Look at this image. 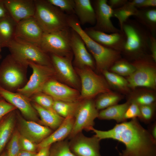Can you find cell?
<instances>
[{"mask_svg":"<svg viewBox=\"0 0 156 156\" xmlns=\"http://www.w3.org/2000/svg\"><path fill=\"white\" fill-rule=\"evenodd\" d=\"M91 131L100 140L112 139L123 143L125 148L119 156H156V141L137 118L117 124L107 131L94 127Z\"/></svg>","mask_w":156,"mask_h":156,"instance_id":"1","label":"cell"},{"mask_svg":"<svg viewBox=\"0 0 156 156\" xmlns=\"http://www.w3.org/2000/svg\"><path fill=\"white\" fill-rule=\"evenodd\" d=\"M68 22V26L75 31L83 40L94 58L98 70L102 72L107 70L121 58L120 52L103 46L91 39L73 16H69Z\"/></svg>","mask_w":156,"mask_h":156,"instance_id":"2","label":"cell"},{"mask_svg":"<svg viewBox=\"0 0 156 156\" xmlns=\"http://www.w3.org/2000/svg\"><path fill=\"white\" fill-rule=\"evenodd\" d=\"M126 37L121 52L133 61L146 55L149 48L150 33L135 19H128L123 24Z\"/></svg>","mask_w":156,"mask_h":156,"instance_id":"3","label":"cell"},{"mask_svg":"<svg viewBox=\"0 0 156 156\" xmlns=\"http://www.w3.org/2000/svg\"><path fill=\"white\" fill-rule=\"evenodd\" d=\"M29 64L16 59L10 54L0 65V87L9 91L16 92L26 83Z\"/></svg>","mask_w":156,"mask_h":156,"instance_id":"4","label":"cell"},{"mask_svg":"<svg viewBox=\"0 0 156 156\" xmlns=\"http://www.w3.org/2000/svg\"><path fill=\"white\" fill-rule=\"evenodd\" d=\"M34 16L44 33H50L69 27L68 16L47 0H34Z\"/></svg>","mask_w":156,"mask_h":156,"instance_id":"5","label":"cell"},{"mask_svg":"<svg viewBox=\"0 0 156 156\" xmlns=\"http://www.w3.org/2000/svg\"><path fill=\"white\" fill-rule=\"evenodd\" d=\"M7 48L13 57L22 62L52 66L49 55L36 44L15 38Z\"/></svg>","mask_w":156,"mask_h":156,"instance_id":"6","label":"cell"},{"mask_svg":"<svg viewBox=\"0 0 156 156\" xmlns=\"http://www.w3.org/2000/svg\"><path fill=\"white\" fill-rule=\"evenodd\" d=\"M155 62L151 55H146L133 61L131 63L135 67V70L127 80L128 87L155 89L156 85Z\"/></svg>","mask_w":156,"mask_h":156,"instance_id":"7","label":"cell"},{"mask_svg":"<svg viewBox=\"0 0 156 156\" xmlns=\"http://www.w3.org/2000/svg\"><path fill=\"white\" fill-rule=\"evenodd\" d=\"M75 69L80 78V100L92 99L99 94L111 92L106 81L92 69L87 67H75Z\"/></svg>","mask_w":156,"mask_h":156,"instance_id":"8","label":"cell"},{"mask_svg":"<svg viewBox=\"0 0 156 156\" xmlns=\"http://www.w3.org/2000/svg\"><path fill=\"white\" fill-rule=\"evenodd\" d=\"M71 28L44 33L38 46L49 54L66 56L73 53L71 47Z\"/></svg>","mask_w":156,"mask_h":156,"instance_id":"9","label":"cell"},{"mask_svg":"<svg viewBox=\"0 0 156 156\" xmlns=\"http://www.w3.org/2000/svg\"><path fill=\"white\" fill-rule=\"evenodd\" d=\"M28 64L32 70V73L26 84L16 92L29 98L35 94L41 92L44 86L49 81L57 78L52 66L41 65L31 62Z\"/></svg>","mask_w":156,"mask_h":156,"instance_id":"10","label":"cell"},{"mask_svg":"<svg viewBox=\"0 0 156 156\" xmlns=\"http://www.w3.org/2000/svg\"><path fill=\"white\" fill-rule=\"evenodd\" d=\"M99 110L92 99L82 100L74 116L75 122L72 131L68 137L70 139L77 134L91 131L94 125V120L98 118Z\"/></svg>","mask_w":156,"mask_h":156,"instance_id":"11","label":"cell"},{"mask_svg":"<svg viewBox=\"0 0 156 156\" xmlns=\"http://www.w3.org/2000/svg\"><path fill=\"white\" fill-rule=\"evenodd\" d=\"M73 53L61 56L49 54L52 66L55 72L57 78L66 84L77 90L80 86L79 77L72 63Z\"/></svg>","mask_w":156,"mask_h":156,"instance_id":"12","label":"cell"},{"mask_svg":"<svg viewBox=\"0 0 156 156\" xmlns=\"http://www.w3.org/2000/svg\"><path fill=\"white\" fill-rule=\"evenodd\" d=\"M70 140V148L76 156H102L100 152L101 140L95 135L88 137L81 132Z\"/></svg>","mask_w":156,"mask_h":156,"instance_id":"13","label":"cell"},{"mask_svg":"<svg viewBox=\"0 0 156 156\" xmlns=\"http://www.w3.org/2000/svg\"><path fill=\"white\" fill-rule=\"evenodd\" d=\"M92 3L96 18V23L92 27L96 30L109 34L120 32V29L114 26L111 21L113 9L108 4L107 0H95Z\"/></svg>","mask_w":156,"mask_h":156,"instance_id":"14","label":"cell"},{"mask_svg":"<svg viewBox=\"0 0 156 156\" xmlns=\"http://www.w3.org/2000/svg\"><path fill=\"white\" fill-rule=\"evenodd\" d=\"M41 92L49 95L55 100L68 102L80 100V93L78 90L60 82L56 79L48 81Z\"/></svg>","mask_w":156,"mask_h":156,"instance_id":"15","label":"cell"},{"mask_svg":"<svg viewBox=\"0 0 156 156\" xmlns=\"http://www.w3.org/2000/svg\"><path fill=\"white\" fill-rule=\"evenodd\" d=\"M71 47L75 67H87L93 69L96 67L94 58L79 35L71 28Z\"/></svg>","mask_w":156,"mask_h":156,"instance_id":"16","label":"cell"},{"mask_svg":"<svg viewBox=\"0 0 156 156\" xmlns=\"http://www.w3.org/2000/svg\"><path fill=\"white\" fill-rule=\"evenodd\" d=\"M0 95L14 106L27 119L35 122L39 119L38 113L32 106L29 98L17 92H11L0 87Z\"/></svg>","mask_w":156,"mask_h":156,"instance_id":"17","label":"cell"},{"mask_svg":"<svg viewBox=\"0 0 156 156\" xmlns=\"http://www.w3.org/2000/svg\"><path fill=\"white\" fill-rule=\"evenodd\" d=\"M92 40L101 45L108 48L121 52L125 44L126 37L123 32L108 34L96 30L92 27L84 30Z\"/></svg>","mask_w":156,"mask_h":156,"instance_id":"18","label":"cell"},{"mask_svg":"<svg viewBox=\"0 0 156 156\" xmlns=\"http://www.w3.org/2000/svg\"><path fill=\"white\" fill-rule=\"evenodd\" d=\"M44 32L34 17L23 19L17 25L15 38L38 46Z\"/></svg>","mask_w":156,"mask_h":156,"instance_id":"19","label":"cell"},{"mask_svg":"<svg viewBox=\"0 0 156 156\" xmlns=\"http://www.w3.org/2000/svg\"><path fill=\"white\" fill-rule=\"evenodd\" d=\"M18 115L20 134L37 145L52 133L50 128L41 125L35 121L27 120L19 114Z\"/></svg>","mask_w":156,"mask_h":156,"instance_id":"20","label":"cell"},{"mask_svg":"<svg viewBox=\"0 0 156 156\" xmlns=\"http://www.w3.org/2000/svg\"><path fill=\"white\" fill-rule=\"evenodd\" d=\"M10 16L17 23L34 17L36 7L34 0H4Z\"/></svg>","mask_w":156,"mask_h":156,"instance_id":"21","label":"cell"},{"mask_svg":"<svg viewBox=\"0 0 156 156\" xmlns=\"http://www.w3.org/2000/svg\"><path fill=\"white\" fill-rule=\"evenodd\" d=\"M75 120L74 117L71 116L65 118L61 124L54 132L37 145L38 151L42 148L68 138L72 131Z\"/></svg>","mask_w":156,"mask_h":156,"instance_id":"22","label":"cell"},{"mask_svg":"<svg viewBox=\"0 0 156 156\" xmlns=\"http://www.w3.org/2000/svg\"><path fill=\"white\" fill-rule=\"evenodd\" d=\"M75 14L82 25H95V14L92 1L90 0H74Z\"/></svg>","mask_w":156,"mask_h":156,"instance_id":"23","label":"cell"},{"mask_svg":"<svg viewBox=\"0 0 156 156\" xmlns=\"http://www.w3.org/2000/svg\"><path fill=\"white\" fill-rule=\"evenodd\" d=\"M17 23L9 16L0 19V45L8 47L14 38Z\"/></svg>","mask_w":156,"mask_h":156,"instance_id":"24","label":"cell"},{"mask_svg":"<svg viewBox=\"0 0 156 156\" xmlns=\"http://www.w3.org/2000/svg\"><path fill=\"white\" fill-rule=\"evenodd\" d=\"M32 105L41 118L40 122L44 126L56 130L61 124L65 118L55 112L47 109L32 102Z\"/></svg>","mask_w":156,"mask_h":156,"instance_id":"25","label":"cell"},{"mask_svg":"<svg viewBox=\"0 0 156 156\" xmlns=\"http://www.w3.org/2000/svg\"><path fill=\"white\" fill-rule=\"evenodd\" d=\"M130 103L129 100L124 103L116 104L99 112L98 119L101 120H113L118 123L125 122L124 115Z\"/></svg>","mask_w":156,"mask_h":156,"instance_id":"26","label":"cell"},{"mask_svg":"<svg viewBox=\"0 0 156 156\" xmlns=\"http://www.w3.org/2000/svg\"><path fill=\"white\" fill-rule=\"evenodd\" d=\"M134 16L136 20L151 34L156 36V8L138 9L137 14Z\"/></svg>","mask_w":156,"mask_h":156,"instance_id":"27","label":"cell"},{"mask_svg":"<svg viewBox=\"0 0 156 156\" xmlns=\"http://www.w3.org/2000/svg\"><path fill=\"white\" fill-rule=\"evenodd\" d=\"M15 110L9 113L6 118L0 122V154L13 135L15 124Z\"/></svg>","mask_w":156,"mask_h":156,"instance_id":"28","label":"cell"},{"mask_svg":"<svg viewBox=\"0 0 156 156\" xmlns=\"http://www.w3.org/2000/svg\"><path fill=\"white\" fill-rule=\"evenodd\" d=\"M81 100L68 102L54 100L53 108L58 114L64 118L70 116L74 117Z\"/></svg>","mask_w":156,"mask_h":156,"instance_id":"29","label":"cell"},{"mask_svg":"<svg viewBox=\"0 0 156 156\" xmlns=\"http://www.w3.org/2000/svg\"><path fill=\"white\" fill-rule=\"evenodd\" d=\"M138 10L129 1L122 6L113 9V16L118 20L121 31H123L122 27L124 23L131 16H135L137 14Z\"/></svg>","mask_w":156,"mask_h":156,"instance_id":"30","label":"cell"},{"mask_svg":"<svg viewBox=\"0 0 156 156\" xmlns=\"http://www.w3.org/2000/svg\"><path fill=\"white\" fill-rule=\"evenodd\" d=\"M121 99L119 95L110 92L102 94L94 102L96 109L102 110L117 104Z\"/></svg>","mask_w":156,"mask_h":156,"instance_id":"31","label":"cell"},{"mask_svg":"<svg viewBox=\"0 0 156 156\" xmlns=\"http://www.w3.org/2000/svg\"><path fill=\"white\" fill-rule=\"evenodd\" d=\"M110 68L112 72L122 76H129L135 70V67L131 63L121 58L116 62Z\"/></svg>","mask_w":156,"mask_h":156,"instance_id":"32","label":"cell"},{"mask_svg":"<svg viewBox=\"0 0 156 156\" xmlns=\"http://www.w3.org/2000/svg\"><path fill=\"white\" fill-rule=\"evenodd\" d=\"M49 156H76L71 151L69 142L64 140L52 144Z\"/></svg>","mask_w":156,"mask_h":156,"instance_id":"33","label":"cell"},{"mask_svg":"<svg viewBox=\"0 0 156 156\" xmlns=\"http://www.w3.org/2000/svg\"><path fill=\"white\" fill-rule=\"evenodd\" d=\"M102 72L108 83L114 87L125 90L128 87L127 80L122 76L108 70L103 71Z\"/></svg>","mask_w":156,"mask_h":156,"instance_id":"34","label":"cell"},{"mask_svg":"<svg viewBox=\"0 0 156 156\" xmlns=\"http://www.w3.org/2000/svg\"><path fill=\"white\" fill-rule=\"evenodd\" d=\"M29 99L31 101L37 104L43 108L55 111L53 108L54 100L49 95L40 92L35 94Z\"/></svg>","mask_w":156,"mask_h":156,"instance_id":"35","label":"cell"},{"mask_svg":"<svg viewBox=\"0 0 156 156\" xmlns=\"http://www.w3.org/2000/svg\"><path fill=\"white\" fill-rule=\"evenodd\" d=\"M50 3L57 7L64 12L72 15L75 14L74 0H47Z\"/></svg>","mask_w":156,"mask_h":156,"instance_id":"36","label":"cell"},{"mask_svg":"<svg viewBox=\"0 0 156 156\" xmlns=\"http://www.w3.org/2000/svg\"><path fill=\"white\" fill-rule=\"evenodd\" d=\"M20 134L18 131L14 132L7 147L8 156H16L21 150L20 143Z\"/></svg>","mask_w":156,"mask_h":156,"instance_id":"37","label":"cell"},{"mask_svg":"<svg viewBox=\"0 0 156 156\" xmlns=\"http://www.w3.org/2000/svg\"><path fill=\"white\" fill-rule=\"evenodd\" d=\"M154 104L139 106L141 114L140 119L146 123H148L153 120L154 113Z\"/></svg>","mask_w":156,"mask_h":156,"instance_id":"38","label":"cell"},{"mask_svg":"<svg viewBox=\"0 0 156 156\" xmlns=\"http://www.w3.org/2000/svg\"><path fill=\"white\" fill-rule=\"evenodd\" d=\"M130 103L125 111L124 115V119L125 121L129 119H133L138 118L140 119V112L139 106L134 101L129 100Z\"/></svg>","mask_w":156,"mask_h":156,"instance_id":"39","label":"cell"},{"mask_svg":"<svg viewBox=\"0 0 156 156\" xmlns=\"http://www.w3.org/2000/svg\"><path fill=\"white\" fill-rule=\"evenodd\" d=\"M19 143L21 150L37 153V144L20 134Z\"/></svg>","mask_w":156,"mask_h":156,"instance_id":"40","label":"cell"},{"mask_svg":"<svg viewBox=\"0 0 156 156\" xmlns=\"http://www.w3.org/2000/svg\"><path fill=\"white\" fill-rule=\"evenodd\" d=\"M155 99V96L153 95L144 94L140 95L135 99L130 100L134 101L140 106L153 105Z\"/></svg>","mask_w":156,"mask_h":156,"instance_id":"41","label":"cell"},{"mask_svg":"<svg viewBox=\"0 0 156 156\" xmlns=\"http://www.w3.org/2000/svg\"><path fill=\"white\" fill-rule=\"evenodd\" d=\"M138 9L156 8V0H133L129 1Z\"/></svg>","mask_w":156,"mask_h":156,"instance_id":"42","label":"cell"},{"mask_svg":"<svg viewBox=\"0 0 156 156\" xmlns=\"http://www.w3.org/2000/svg\"><path fill=\"white\" fill-rule=\"evenodd\" d=\"M16 109L11 104L6 101L2 97H0V120L5 115Z\"/></svg>","mask_w":156,"mask_h":156,"instance_id":"43","label":"cell"},{"mask_svg":"<svg viewBox=\"0 0 156 156\" xmlns=\"http://www.w3.org/2000/svg\"><path fill=\"white\" fill-rule=\"evenodd\" d=\"M149 48L151 56L155 62H156V38L150 34V35Z\"/></svg>","mask_w":156,"mask_h":156,"instance_id":"44","label":"cell"},{"mask_svg":"<svg viewBox=\"0 0 156 156\" xmlns=\"http://www.w3.org/2000/svg\"><path fill=\"white\" fill-rule=\"evenodd\" d=\"M128 1L127 0H107V3L113 9H114L122 6Z\"/></svg>","mask_w":156,"mask_h":156,"instance_id":"45","label":"cell"},{"mask_svg":"<svg viewBox=\"0 0 156 156\" xmlns=\"http://www.w3.org/2000/svg\"><path fill=\"white\" fill-rule=\"evenodd\" d=\"M10 16L5 5L4 0H0V19Z\"/></svg>","mask_w":156,"mask_h":156,"instance_id":"46","label":"cell"},{"mask_svg":"<svg viewBox=\"0 0 156 156\" xmlns=\"http://www.w3.org/2000/svg\"><path fill=\"white\" fill-rule=\"evenodd\" d=\"M51 146L41 149L38 151L34 156H49Z\"/></svg>","mask_w":156,"mask_h":156,"instance_id":"47","label":"cell"},{"mask_svg":"<svg viewBox=\"0 0 156 156\" xmlns=\"http://www.w3.org/2000/svg\"><path fill=\"white\" fill-rule=\"evenodd\" d=\"M148 130L153 139L156 141V122L154 123L152 125H151L150 127V129Z\"/></svg>","mask_w":156,"mask_h":156,"instance_id":"48","label":"cell"},{"mask_svg":"<svg viewBox=\"0 0 156 156\" xmlns=\"http://www.w3.org/2000/svg\"><path fill=\"white\" fill-rule=\"evenodd\" d=\"M37 153L21 150L16 156H34Z\"/></svg>","mask_w":156,"mask_h":156,"instance_id":"49","label":"cell"},{"mask_svg":"<svg viewBox=\"0 0 156 156\" xmlns=\"http://www.w3.org/2000/svg\"><path fill=\"white\" fill-rule=\"evenodd\" d=\"M0 156H8L7 152H5L2 153L0 155Z\"/></svg>","mask_w":156,"mask_h":156,"instance_id":"50","label":"cell"},{"mask_svg":"<svg viewBox=\"0 0 156 156\" xmlns=\"http://www.w3.org/2000/svg\"><path fill=\"white\" fill-rule=\"evenodd\" d=\"M1 46L0 45V52L1 51Z\"/></svg>","mask_w":156,"mask_h":156,"instance_id":"51","label":"cell"},{"mask_svg":"<svg viewBox=\"0 0 156 156\" xmlns=\"http://www.w3.org/2000/svg\"><path fill=\"white\" fill-rule=\"evenodd\" d=\"M1 56L0 54V59H1Z\"/></svg>","mask_w":156,"mask_h":156,"instance_id":"52","label":"cell"},{"mask_svg":"<svg viewBox=\"0 0 156 156\" xmlns=\"http://www.w3.org/2000/svg\"><path fill=\"white\" fill-rule=\"evenodd\" d=\"M1 96L0 95V97Z\"/></svg>","mask_w":156,"mask_h":156,"instance_id":"53","label":"cell"}]
</instances>
